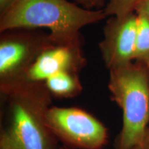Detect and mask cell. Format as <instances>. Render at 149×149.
I'll use <instances>...</instances> for the list:
<instances>
[{
  "label": "cell",
  "mask_w": 149,
  "mask_h": 149,
  "mask_svg": "<svg viewBox=\"0 0 149 149\" xmlns=\"http://www.w3.org/2000/svg\"><path fill=\"white\" fill-rule=\"evenodd\" d=\"M58 149H74L73 148H71V147H69L68 146H66V145H64V146L59 147ZM131 149H143L141 148V146H136L134 147V148H131Z\"/></svg>",
  "instance_id": "obj_15"
},
{
  "label": "cell",
  "mask_w": 149,
  "mask_h": 149,
  "mask_svg": "<svg viewBox=\"0 0 149 149\" xmlns=\"http://www.w3.org/2000/svg\"><path fill=\"white\" fill-rule=\"evenodd\" d=\"M15 0H0V13L6 10Z\"/></svg>",
  "instance_id": "obj_13"
},
{
  "label": "cell",
  "mask_w": 149,
  "mask_h": 149,
  "mask_svg": "<svg viewBox=\"0 0 149 149\" xmlns=\"http://www.w3.org/2000/svg\"><path fill=\"white\" fill-rule=\"evenodd\" d=\"M137 15L135 61L141 63L149 69V21L141 15Z\"/></svg>",
  "instance_id": "obj_9"
},
{
  "label": "cell",
  "mask_w": 149,
  "mask_h": 149,
  "mask_svg": "<svg viewBox=\"0 0 149 149\" xmlns=\"http://www.w3.org/2000/svg\"><path fill=\"white\" fill-rule=\"evenodd\" d=\"M44 83L51 95L57 97H74L83 89L79 73L74 72H58L48 77Z\"/></svg>",
  "instance_id": "obj_8"
},
{
  "label": "cell",
  "mask_w": 149,
  "mask_h": 149,
  "mask_svg": "<svg viewBox=\"0 0 149 149\" xmlns=\"http://www.w3.org/2000/svg\"><path fill=\"white\" fill-rule=\"evenodd\" d=\"M55 45L50 33L42 29H15L0 33V87L25 80L30 66Z\"/></svg>",
  "instance_id": "obj_4"
},
{
  "label": "cell",
  "mask_w": 149,
  "mask_h": 149,
  "mask_svg": "<svg viewBox=\"0 0 149 149\" xmlns=\"http://www.w3.org/2000/svg\"><path fill=\"white\" fill-rule=\"evenodd\" d=\"M108 87L113 100L122 111L117 149L141 146L149 124V69L133 61L109 70Z\"/></svg>",
  "instance_id": "obj_3"
},
{
  "label": "cell",
  "mask_w": 149,
  "mask_h": 149,
  "mask_svg": "<svg viewBox=\"0 0 149 149\" xmlns=\"http://www.w3.org/2000/svg\"><path fill=\"white\" fill-rule=\"evenodd\" d=\"M46 122L56 138L71 148L101 149L108 142L106 126L81 109L51 106Z\"/></svg>",
  "instance_id": "obj_5"
},
{
  "label": "cell",
  "mask_w": 149,
  "mask_h": 149,
  "mask_svg": "<svg viewBox=\"0 0 149 149\" xmlns=\"http://www.w3.org/2000/svg\"><path fill=\"white\" fill-rule=\"evenodd\" d=\"M135 13L144 16L149 21V0H140L136 6Z\"/></svg>",
  "instance_id": "obj_12"
},
{
  "label": "cell",
  "mask_w": 149,
  "mask_h": 149,
  "mask_svg": "<svg viewBox=\"0 0 149 149\" xmlns=\"http://www.w3.org/2000/svg\"><path fill=\"white\" fill-rule=\"evenodd\" d=\"M109 17L99 48L106 67L111 70L135 61L137 15L133 13L122 18Z\"/></svg>",
  "instance_id": "obj_6"
},
{
  "label": "cell",
  "mask_w": 149,
  "mask_h": 149,
  "mask_svg": "<svg viewBox=\"0 0 149 149\" xmlns=\"http://www.w3.org/2000/svg\"><path fill=\"white\" fill-rule=\"evenodd\" d=\"M108 17L104 8L87 9L68 0H15L0 13V33L47 29L56 45L83 42L81 30Z\"/></svg>",
  "instance_id": "obj_2"
},
{
  "label": "cell",
  "mask_w": 149,
  "mask_h": 149,
  "mask_svg": "<svg viewBox=\"0 0 149 149\" xmlns=\"http://www.w3.org/2000/svg\"><path fill=\"white\" fill-rule=\"evenodd\" d=\"M78 5L87 9H102L104 8L106 0H73Z\"/></svg>",
  "instance_id": "obj_11"
},
{
  "label": "cell",
  "mask_w": 149,
  "mask_h": 149,
  "mask_svg": "<svg viewBox=\"0 0 149 149\" xmlns=\"http://www.w3.org/2000/svg\"><path fill=\"white\" fill-rule=\"evenodd\" d=\"M82 46L83 42H80L55 45L48 48L30 66L25 79L32 81H45L58 72L79 73L87 64Z\"/></svg>",
  "instance_id": "obj_7"
},
{
  "label": "cell",
  "mask_w": 149,
  "mask_h": 149,
  "mask_svg": "<svg viewBox=\"0 0 149 149\" xmlns=\"http://www.w3.org/2000/svg\"><path fill=\"white\" fill-rule=\"evenodd\" d=\"M0 149H58L46 122L51 94L44 81L23 80L0 87Z\"/></svg>",
  "instance_id": "obj_1"
},
{
  "label": "cell",
  "mask_w": 149,
  "mask_h": 149,
  "mask_svg": "<svg viewBox=\"0 0 149 149\" xmlns=\"http://www.w3.org/2000/svg\"><path fill=\"white\" fill-rule=\"evenodd\" d=\"M140 0H106L104 10L108 17L122 18L135 13V8Z\"/></svg>",
  "instance_id": "obj_10"
},
{
  "label": "cell",
  "mask_w": 149,
  "mask_h": 149,
  "mask_svg": "<svg viewBox=\"0 0 149 149\" xmlns=\"http://www.w3.org/2000/svg\"><path fill=\"white\" fill-rule=\"evenodd\" d=\"M141 146L143 149H149V128L147 130L144 141H143L142 145Z\"/></svg>",
  "instance_id": "obj_14"
}]
</instances>
